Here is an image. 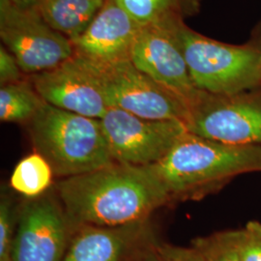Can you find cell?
<instances>
[{"mask_svg":"<svg viewBox=\"0 0 261 261\" xmlns=\"http://www.w3.org/2000/svg\"><path fill=\"white\" fill-rule=\"evenodd\" d=\"M170 27L185 57L192 81L202 92L232 96L251 88L261 79V54L201 36L182 20Z\"/></svg>","mask_w":261,"mask_h":261,"instance_id":"obj_4","label":"cell"},{"mask_svg":"<svg viewBox=\"0 0 261 261\" xmlns=\"http://www.w3.org/2000/svg\"><path fill=\"white\" fill-rule=\"evenodd\" d=\"M54 174L47 160L34 152L19 161L10 178V185L20 195L34 198L51 186Z\"/></svg>","mask_w":261,"mask_h":261,"instance_id":"obj_15","label":"cell"},{"mask_svg":"<svg viewBox=\"0 0 261 261\" xmlns=\"http://www.w3.org/2000/svg\"><path fill=\"white\" fill-rule=\"evenodd\" d=\"M192 246L201 252L207 261H243L229 231H223L193 240Z\"/></svg>","mask_w":261,"mask_h":261,"instance_id":"obj_18","label":"cell"},{"mask_svg":"<svg viewBox=\"0 0 261 261\" xmlns=\"http://www.w3.org/2000/svg\"><path fill=\"white\" fill-rule=\"evenodd\" d=\"M130 62L190 108L202 91L193 83L170 23L141 27L132 47Z\"/></svg>","mask_w":261,"mask_h":261,"instance_id":"obj_9","label":"cell"},{"mask_svg":"<svg viewBox=\"0 0 261 261\" xmlns=\"http://www.w3.org/2000/svg\"><path fill=\"white\" fill-rule=\"evenodd\" d=\"M106 0H38L36 9L47 23L71 42L89 27Z\"/></svg>","mask_w":261,"mask_h":261,"instance_id":"obj_14","label":"cell"},{"mask_svg":"<svg viewBox=\"0 0 261 261\" xmlns=\"http://www.w3.org/2000/svg\"><path fill=\"white\" fill-rule=\"evenodd\" d=\"M140 28L117 0H106L89 27L72 41L74 56L99 63L130 60Z\"/></svg>","mask_w":261,"mask_h":261,"instance_id":"obj_12","label":"cell"},{"mask_svg":"<svg viewBox=\"0 0 261 261\" xmlns=\"http://www.w3.org/2000/svg\"><path fill=\"white\" fill-rule=\"evenodd\" d=\"M185 124L189 133L204 139L261 146V99L203 92Z\"/></svg>","mask_w":261,"mask_h":261,"instance_id":"obj_8","label":"cell"},{"mask_svg":"<svg viewBox=\"0 0 261 261\" xmlns=\"http://www.w3.org/2000/svg\"><path fill=\"white\" fill-rule=\"evenodd\" d=\"M171 200L205 194L247 172H261V146L208 140L187 132L168 155L149 166Z\"/></svg>","mask_w":261,"mask_h":261,"instance_id":"obj_2","label":"cell"},{"mask_svg":"<svg viewBox=\"0 0 261 261\" xmlns=\"http://www.w3.org/2000/svg\"><path fill=\"white\" fill-rule=\"evenodd\" d=\"M77 58L100 85L109 108L147 119L186 123L190 112L186 103L142 73L130 60L99 63Z\"/></svg>","mask_w":261,"mask_h":261,"instance_id":"obj_5","label":"cell"},{"mask_svg":"<svg viewBox=\"0 0 261 261\" xmlns=\"http://www.w3.org/2000/svg\"><path fill=\"white\" fill-rule=\"evenodd\" d=\"M229 233L243 261H261V222H250Z\"/></svg>","mask_w":261,"mask_h":261,"instance_id":"obj_19","label":"cell"},{"mask_svg":"<svg viewBox=\"0 0 261 261\" xmlns=\"http://www.w3.org/2000/svg\"><path fill=\"white\" fill-rule=\"evenodd\" d=\"M56 192L70 224L77 228L143 224L170 201L149 166L115 162L89 173L63 178L56 184Z\"/></svg>","mask_w":261,"mask_h":261,"instance_id":"obj_1","label":"cell"},{"mask_svg":"<svg viewBox=\"0 0 261 261\" xmlns=\"http://www.w3.org/2000/svg\"><path fill=\"white\" fill-rule=\"evenodd\" d=\"M42 100L58 109L102 119L110 109L92 74L75 56L54 69L32 76Z\"/></svg>","mask_w":261,"mask_h":261,"instance_id":"obj_11","label":"cell"},{"mask_svg":"<svg viewBox=\"0 0 261 261\" xmlns=\"http://www.w3.org/2000/svg\"><path fill=\"white\" fill-rule=\"evenodd\" d=\"M56 197L31 198L21 208L12 243V261H62L73 227Z\"/></svg>","mask_w":261,"mask_h":261,"instance_id":"obj_10","label":"cell"},{"mask_svg":"<svg viewBox=\"0 0 261 261\" xmlns=\"http://www.w3.org/2000/svg\"><path fill=\"white\" fill-rule=\"evenodd\" d=\"M0 38L23 73L54 69L74 56L72 42L51 28L36 8L0 0Z\"/></svg>","mask_w":261,"mask_h":261,"instance_id":"obj_6","label":"cell"},{"mask_svg":"<svg viewBox=\"0 0 261 261\" xmlns=\"http://www.w3.org/2000/svg\"><path fill=\"white\" fill-rule=\"evenodd\" d=\"M22 70L15 56L4 47H0V84H15L22 81Z\"/></svg>","mask_w":261,"mask_h":261,"instance_id":"obj_22","label":"cell"},{"mask_svg":"<svg viewBox=\"0 0 261 261\" xmlns=\"http://www.w3.org/2000/svg\"><path fill=\"white\" fill-rule=\"evenodd\" d=\"M15 218L13 201L8 196H2L0 202V261L11 258Z\"/></svg>","mask_w":261,"mask_h":261,"instance_id":"obj_20","label":"cell"},{"mask_svg":"<svg viewBox=\"0 0 261 261\" xmlns=\"http://www.w3.org/2000/svg\"><path fill=\"white\" fill-rule=\"evenodd\" d=\"M142 261H167L160 253L158 251L153 247L151 251H148L144 254Z\"/></svg>","mask_w":261,"mask_h":261,"instance_id":"obj_24","label":"cell"},{"mask_svg":"<svg viewBox=\"0 0 261 261\" xmlns=\"http://www.w3.org/2000/svg\"><path fill=\"white\" fill-rule=\"evenodd\" d=\"M140 25L167 24L181 20L189 0H117Z\"/></svg>","mask_w":261,"mask_h":261,"instance_id":"obj_17","label":"cell"},{"mask_svg":"<svg viewBox=\"0 0 261 261\" xmlns=\"http://www.w3.org/2000/svg\"><path fill=\"white\" fill-rule=\"evenodd\" d=\"M43 103L32 84L21 81L1 85L0 119L3 122H29Z\"/></svg>","mask_w":261,"mask_h":261,"instance_id":"obj_16","label":"cell"},{"mask_svg":"<svg viewBox=\"0 0 261 261\" xmlns=\"http://www.w3.org/2000/svg\"><path fill=\"white\" fill-rule=\"evenodd\" d=\"M154 247L167 261H207L201 252L193 246L191 248H186L167 243H160L155 244Z\"/></svg>","mask_w":261,"mask_h":261,"instance_id":"obj_21","label":"cell"},{"mask_svg":"<svg viewBox=\"0 0 261 261\" xmlns=\"http://www.w3.org/2000/svg\"><path fill=\"white\" fill-rule=\"evenodd\" d=\"M101 123L113 161L138 167L159 163L188 132L184 121L142 118L116 108Z\"/></svg>","mask_w":261,"mask_h":261,"instance_id":"obj_7","label":"cell"},{"mask_svg":"<svg viewBox=\"0 0 261 261\" xmlns=\"http://www.w3.org/2000/svg\"><path fill=\"white\" fill-rule=\"evenodd\" d=\"M9 1L20 8L31 9V8H36L38 0H9Z\"/></svg>","mask_w":261,"mask_h":261,"instance_id":"obj_23","label":"cell"},{"mask_svg":"<svg viewBox=\"0 0 261 261\" xmlns=\"http://www.w3.org/2000/svg\"><path fill=\"white\" fill-rule=\"evenodd\" d=\"M35 152L59 177L89 173L114 163L101 119L42 103L28 122Z\"/></svg>","mask_w":261,"mask_h":261,"instance_id":"obj_3","label":"cell"},{"mask_svg":"<svg viewBox=\"0 0 261 261\" xmlns=\"http://www.w3.org/2000/svg\"><path fill=\"white\" fill-rule=\"evenodd\" d=\"M143 224L119 227H79L62 261H121Z\"/></svg>","mask_w":261,"mask_h":261,"instance_id":"obj_13","label":"cell"},{"mask_svg":"<svg viewBox=\"0 0 261 261\" xmlns=\"http://www.w3.org/2000/svg\"><path fill=\"white\" fill-rule=\"evenodd\" d=\"M4 261H12V259H11V258H8V259H6V260Z\"/></svg>","mask_w":261,"mask_h":261,"instance_id":"obj_25","label":"cell"}]
</instances>
